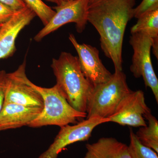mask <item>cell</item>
Returning a JSON list of instances; mask_svg holds the SVG:
<instances>
[{
  "mask_svg": "<svg viewBox=\"0 0 158 158\" xmlns=\"http://www.w3.org/2000/svg\"><path fill=\"white\" fill-rule=\"evenodd\" d=\"M135 5V0H96L88 7V22L98 32L102 50L116 71H122L123 37Z\"/></svg>",
  "mask_w": 158,
  "mask_h": 158,
  "instance_id": "cell-1",
  "label": "cell"
},
{
  "mask_svg": "<svg viewBox=\"0 0 158 158\" xmlns=\"http://www.w3.org/2000/svg\"><path fill=\"white\" fill-rule=\"evenodd\" d=\"M51 67L56 79V85L69 103L77 111L86 113L94 86L82 73L78 57L62 52L58 59H53Z\"/></svg>",
  "mask_w": 158,
  "mask_h": 158,
  "instance_id": "cell-2",
  "label": "cell"
},
{
  "mask_svg": "<svg viewBox=\"0 0 158 158\" xmlns=\"http://www.w3.org/2000/svg\"><path fill=\"white\" fill-rule=\"evenodd\" d=\"M31 85L41 94L44 107L39 116L28 127L55 125L61 127L70 123L76 124L87 118V113L77 111L70 106L56 85L50 88H43L32 82Z\"/></svg>",
  "mask_w": 158,
  "mask_h": 158,
  "instance_id": "cell-3",
  "label": "cell"
},
{
  "mask_svg": "<svg viewBox=\"0 0 158 158\" xmlns=\"http://www.w3.org/2000/svg\"><path fill=\"white\" fill-rule=\"evenodd\" d=\"M132 91L127 85L125 74L115 71L109 81L94 87L88 99L86 118H109L114 113L121 100Z\"/></svg>",
  "mask_w": 158,
  "mask_h": 158,
  "instance_id": "cell-4",
  "label": "cell"
},
{
  "mask_svg": "<svg viewBox=\"0 0 158 158\" xmlns=\"http://www.w3.org/2000/svg\"><path fill=\"white\" fill-rule=\"evenodd\" d=\"M129 43L134 50L130 70L136 78L142 77L145 87L151 88L158 103V80L151 58L152 39L141 33H134Z\"/></svg>",
  "mask_w": 158,
  "mask_h": 158,
  "instance_id": "cell-5",
  "label": "cell"
},
{
  "mask_svg": "<svg viewBox=\"0 0 158 158\" xmlns=\"http://www.w3.org/2000/svg\"><path fill=\"white\" fill-rule=\"evenodd\" d=\"M26 74V60L13 72L6 74L4 103L43 109L41 94L32 86Z\"/></svg>",
  "mask_w": 158,
  "mask_h": 158,
  "instance_id": "cell-6",
  "label": "cell"
},
{
  "mask_svg": "<svg viewBox=\"0 0 158 158\" xmlns=\"http://www.w3.org/2000/svg\"><path fill=\"white\" fill-rule=\"evenodd\" d=\"M89 3L90 0H69L55 6L53 9L56 13L48 23L34 36V40L40 42L48 34L70 23H75L78 33L83 32L88 22Z\"/></svg>",
  "mask_w": 158,
  "mask_h": 158,
  "instance_id": "cell-7",
  "label": "cell"
},
{
  "mask_svg": "<svg viewBox=\"0 0 158 158\" xmlns=\"http://www.w3.org/2000/svg\"><path fill=\"white\" fill-rule=\"evenodd\" d=\"M109 122L108 118L93 117L83 119L74 125L69 124L61 127L53 142L38 158H58L59 154L66 146L79 141H88L96 127Z\"/></svg>",
  "mask_w": 158,
  "mask_h": 158,
  "instance_id": "cell-8",
  "label": "cell"
},
{
  "mask_svg": "<svg viewBox=\"0 0 158 158\" xmlns=\"http://www.w3.org/2000/svg\"><path fill=\"white\" fill-rule=\"evenodd\" d=\"M151 113L142 90L132 91L119 103L115 112L109 117L110 122L138 127L147 125L144 116Z\"/></svg>",
  "mask_w": 158,
  "mask_h": 158,
  "instance_id": "cell-9",
  "label": "cell"
},
{
  "mask_svg": "<svg viewBox=\"0 0 158 158\" xmlns=\"http://www.w3.org/2000/svg\"><path fill=\"white\" fill-rule=\"evenodd\" d=\"M69 39L77 53L82 73L94 86L107 82L111 78L113 74L103 64L97 48L89 44L79 43L73 34H69Z\"/></svg>",
  "mask_w": 158,
  "mask_h": 158,
  "instance_id": "cell-10",
  "label": "cell"
},
{
  "mask_svg": "<svg viewBox=\"0 0 158 158\" xmlns=\"http://www.w3.org/2000/svg\"><path fill=\"white\" fill-rule=\"evenodd\" d=\"M36 16L34 11L26 6L15 11L12 17L3 24L0 29V59L13 56L16 51L15 41L18 36Z\"/></svg>",
  "mask_w": 158,
  "mask_h": 158,
  "instance_id": "cell-11",
  "label": "cell"
},
{
  "mask_svg": "<svg viewBox=\"0 0 158 158\" xmlns=\"http://www.w3.org/2000/svg\"><path fill=\"white\" fill-rule=\"evenodd\" d=\"M43 109L14 103H4L0 112V131L28 126Z\"/></svg>",
  "mask_w": 158,
  "mask_h": 158,
  "instance_id": "cell-12",
  "label": "cell"
},
{
  "mask_svg": "<svg viewBox=\"0 0 158 158\" xmlns=\"http://www.w3.org/2000/svg\"><path fill=\"white\" fill-rule=\"evenodd\" d=\"M84 158H131L128 146L112 137H103L91 144H86Z\"/></svg>",
  "mask_w": 158,
  "mask_h": 158,
  "instance_id": "cell-13",
  "label": "cell"
},
{
  "mask_svg": "<svg viewBox=\"0 0 158 158\" xmlns=\"http://www.w3.org/2000/svg\"><path fill=\"white\" fill-rule=\"evenodd\" d=\"M138 19L131 28V34L140 33L151 38L153 52L158 59V9L145 13Z\"/></svg>",
  "mask_w": 158,
  "mask_h": 158,
  "instance_id": "cell-14",
  "label": "cell"
},
{
  "mask_svg": "<svg viewBox=\"0 0 158 158\" xmlns=\"http://www.w3.org/2000/svg\"><path fill=\"white\" fill-rule=\"evenodd\" d=\"M148 123L145 127H140L135 134L141 144L153 150L158 153V121L152 113L144 116Z\"/></svg>",
  "mask_w": 158,
  "mask_h": 158,
  "instance_id": "cell-15",
  "label": "cell"
},
{
  "mask_svg": "<svg viewBox=\"0 0 158 158\" xmlns=\"http://www.w3.org/2000/svg\"><path fill=\"white\" fill-rule=\"evenodd\" d=\"M130 142L128 149L131 158H158L155 151L141 144L135 134L130 130Z\"/></svg>",
  "mask_w": 158,
  "mask_h": 158,
  "instance_id": "cell-16",
  "label": "cell"
},
{
  "mask_svg": "<svg viewBox=\"0 0 158 158\" xmlns=\"http://www.w3.org/2000/svg\"><path fill=\"white\" fill-rule=\"evenodd\" d=\"M23 1L39 18L44 26L48 23L56 13V11L47 5L42 0Z\"/></svg>",
  "mask_w": 158,
  "mask_h": 158,
  "instance_id": "cell-17",
  "label": "cell"
},
{
  "mask_svg": "<svg viewBox=\"0 0 158 158\" xmlns=\"http://www.w3.org/2000/svg\"><path fill=\"white\" fill-rule=\"evenodd\" d=\"M158 9V0H143L141 4L134 9V17H139L150 11Z\"/></svg>",
  "mask_w": 158,
  "mask_h": 158,
  "instance_id": "cell-18",
  "label": "cell"
},
{
  "mask_svg": "<svg viewBox=\"0 0 158 158\" xmlns=\"http://www.w3.org/2000/svg\"><path fill=\"white\" fill-rule=\"evenodd\" d=\"M14 13L12 9L0 2V23L4 24L9 21Z\"/></svg>",
  "mask_w": 158,
  "mask_h": 158,
  "instance_id": "cell-19",
  "label": "cell"
},
{
  "mask_svg": "<svg viewBox=\"0 0 158 158\" xmlns=\"http://www.w3.org/2000/svg\"><path fill=\"white\" fill-rule=\"evenodd\" d=\"M0 2L15 11H19L27 6L23 0H0Z\"/></svg>",
  "mask_w": 158,
  "mask_h": 158,
  "instance_id": "cell-20",
  "label": "cell"
},
{
  "mask_svg": "<svg viewBox=\"0 0 158 158\" xmlns=\"http://www.w3.org/2000/svg\"><path fill=\"white\" fill-rule=\"evenodd\" d=\"M6 74L5 70L0 71V112L2 109L5 102V81Z\"/></svg>",
  "mask_w": 158,
  "mask_h": 158,
  "instance_id": "cell-21",
  "label": "cell"
},
{
  "mask_svg": "<svg viewBox=\"0 0 158 158\" xmlns=\"http://www.w3.org/2000/svg\"><path fill=\"white\" fill-rule=\"evenodd\" d=\"M45 1L55 3L56 5V6H60L63 3L68 2L69 0H45Z\"/></svg>",
  "mask_w": 158,
  "mask_h": 158,
  "instance_id": "cell-22",
  "label": "cell"
},
{
  "mask_svg": "<svg viewBox=\"0 0 158 158\" xmlns=\"http://www.w3.org/2000/svg\"><path fill=\"white\" fill-rule=\"evenodd\" d=\"M96 1V0H90V3L89 4H90V3H92V2H93L94 1Z\"/></svg>",
  "mask_w": 158,
  "mask_h": 158,
  "instance_id": "cell-23",
  "label": "cell"
},
{
  "mask_svg": "<svg viewBox=\"0 0 158 158\" xmlns=\"http://www.w3.org/2000/svg\"><path fill=\"white\" fill-rule=\"evenodd\" d=\"M3 25V24L0 23V29H1V27H2V26Z\"/></svg>",
  "mask_w": 158,
  "mask_h": 158,
  "instance_id": "cell-24",
  "label": "cell"
}]
</instances>
